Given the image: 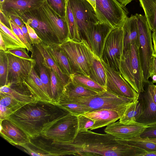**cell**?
<instances>
[{
	"instance_id": "7dc6e473",
	"label": "cell",
	"mask_w": 156,
	"mask_h": 156,
	"mask_svg": "<svg viewBox=\"0 0 156 156\" xmlns=\"http://www.w3.org/2000/svg\"><path fill=\"white\" fill-rule=\"evenodd\" d=\"M8 18L21 28L25 24L22 19L19 16L14 15H10L9 16Z\"/></svg>"
},
{
	"instance_id": "f35d334b",
	"label": "cell",
	"mask_w": 156,
	"mask_h": 156,
	"mask_svg": "<svg viewBox=\"0 0 156 156\" xmlns=\"http://www.w3.org/2000/svg\"><path fill=\"white\" fill-rule=\"evenodd\" d=\"M79 132L91 129L94 123V121L90 118L83 114L77 115Z\"/></svg>"
},
{
	"instance_id": "9c48e42d",
	"label": "cell",
	"mask_w": 156,
	"mask_h": 156,
	"mask_svg": "<svg viewBox=\"0 0 156 156\" xmlns=\"http://www.w3.org/2000/svg\"><path fill=\"white\" fill-rule=\"evenodd\" d=\"M95 12L100 22L113 28L122 27L128 12L115 0H97Z\"/></svg>"
},
{
	"instance_id": "816d5d0a",
	"label": "cell",
	"mask_w": 156,
	"mask_h": 156,
	"mask_svg": "<svg viewBox=\"0 0 156 156\" xmlns=\"http://www.w3.org/2000/svg\"><path fill=\"white\" fill-rule=\"evenodd\" d=\"M7 48L6 44L1 34H0V50L4 51L7 50Z\"/></svg>"
},
{
	"instance_id": "ac0fdd59",
	"label": "cell",
	"mask_w": 156,
	"mask_h": 156,
	"mask_svg": "<svg viewBox=\"0 0 156 156\" xmlns=\"http://www.w3.org/2000/svg\"><path fill=\"white\" fill-rule=\"evenodd\" d=\"M45 0H5L0 3V9L8 17L14 15L21 17L25 13L40 7Z\"/></svg>"
},
{
	"instance_id": "e0dca14e",
	"label": "cell",
	"mask_w": 156,
	"mask_h": 156,
	"mask_svg": "<svg viewBox=\"0 0 156 156\" xmlns=\"http://www.w3.org/2000/svg\"><path fill=\"white\" fill-rule=\"evenodd\" d=\"M146 126L135 121L127 124L122 123L119 121L107 126L104 131L118 139L127 140L138 136Z\"/></svg>"
},
{
	"instance_id": "ee69618b",
	"label": "cell",
	"mask_w": 156,
	"mask_h": 156,
	"mask_svg": "<svg viewBox=\"0 0 156 156\" xmlns=\"http://www.w3.org/2000/svg\"><path fill=\"white\" fill-rule=\"evenodd\" d=\"M14 112L11 108L0 105V121L8 119L10 116Z\"/></svg>"
},
{
	"instance_id": "6f0895ef",
	"label": "cell",
	"mask_w": 156,
	"mask_h": 156,
	"mask_svg": "<svg viewBox=\"0 0 156 156\" xmlns=\"http://www.w3.org/2000/svg\"></svg>"
},
{
	"instance_id": "2e32d148",
	"label": "cell",
	"mask_w": 156,
	"mask_h": 156,
	"mask_svg": "<svg viewBox=\"0 0 156 156\" xmlns=\"http://www.w3.org/2000/svg\"><path fill=\"white\" fill-rule=\"evenodd\" d=\"M42 12L57 37L60 44L68 39L69 30L66 17L61 16L43 1L41 6Z\"/></svg>"
},
{
	"instance_id": "ffe728a7",
	"label": "cell",
	"mask_w": 156,
	"mask_h": 156,
	"mask_svg": "<svg viewBox=\"0 0 156 156\" xmlns=\"http://www.w3.org/2000/svg\"><path fill=\"white\" fill-rule=\"evenodd\" d=\"M33 67L23 82L37 101L53 103Z\"/></svg>"
},
{
	"instance_id": "603a6c76",
	"label": "cell",
	"mask_w": 156,
	"mask_h": 156,
	"mask_svg": "<svg viewBox=\"0 0 156 156\" xmlns=\"http://www.w3.org/2000/svg\"><path fill=\"white\" fill-rule=\"evenodd\" d=\"M41 44L62 72L70 77L73 72L69 59L59 44L47 45L42 42Z\"/></svg>"
},
{
	"instance_id": "f6af8a7d",
	"label": "cell",
	"mask_w": 156,
	"mask_h": 156,
	"mask_svg": "<svg viewBox=\"0 0 156 156\" xmlns=\"http://www.w3.org/2000/svg\"><path fill=\"white\" fill-rule=\"evenodd\" d=\"M0 30L9 36L19 42L24 44L12 30L0 22Z\"/></svg>"
},
{
	"instance_id": "f5cc1de1",
	"label": "cell",
	"mask_w": 156,
	"mask_h": 156,
	"mask_svg": "<svg viewBox=\"0 0 156 156\" xmlns=\"http://www.w3.org/2000/svg\"><path fill=\"white\" fill-rule=\"evenodd\" d=\"M123 7L130 2L133 0H115Z\"/></svg>"
},
{
	"instance_id": "9a60e30c",
	"label": "cell",
	"mask_w": 156,
	"mask_h": 156,
	"mask_svg": "<svg viewBox=\"0 0 156 156\" xmlns=\"http://www.w3.org/2000/svg\"><path fill=\"white\" fill-rule=\"evenodd\" d=\"M113 28L107 24L99 22L83 36V39L86 41L92 51L99 58H101L106 38Z\"/></svg>"
},
{
	"instance_id": "bcb514c9",
	"label": "cell",
	"mask_w": 156,
	"mask_h": 156,
	"mask_svg": "<svg viewBox=\"0 0 156 156\" xmlns=\"http://www.w3.org/2000/svg\"><path fill=\"white\" fill-rule=\"evenodd\" d=\"M0 22L11 29L10 22L9 18L5 16L3 12L0 10Z\"/></svg>"
},
{
	"instance_id": "8fae6325",
	"label": "cell",
	"mask_w": 156,
	"mask_h": 156,
	"mask_svg": "<svg viewBox=\"0 0 156 156\" xmlns=\"http://www.w3.org/2000/svg\"><path fill=\"white\" fill-rule=\"evenodd\" d=\"M21 18L24 23L34 29L43 43L47 45L60 44L45 17L41 6L26 12Z\"/></svg>"
},
{
	"instance_id": "74e56055",
	"label": "cell",
	"mask_w": 156,
	"mask_h": 156,
	"mask_svg": "<svg viewBox=\"0 0 156 156\" xmlns=\"http://www.w3.org/2000/svg\"><path fill=\"white\" fill-rule=\"evenodd\" d=\"M0 34L1 35L6 44L7 49L18 48H26V47L24 44L19 42L1 30H0Z\"/></svg>"
},
{
	"instance_id": "d4e9b609",
	"label": "cell",
	"mask_w": 156,
	"mask_h": 156,
	"mask_svg": "<svg viewBox=\"0 0 156 156\" xmlns=\"http://www.w3.org/2000/svg\"><path fill=\"white\" fill-rule=\"evenodd\" d=\"M33 46L34 52L32 54L31 58L33 57L34 58H33L36 61V65L39 70L40 80L48 94L52 99L53 101L49 69L43 64L42 56L38 50L34 45H33Z\"/></svg>"
},
{
	"instance_id": "f1b7e54d",
	"label": "cell",
	"mask_w": 156,
	"mask_h": 156,
	"mask_svg": "<svg viewBox=\"0 0 156 156\" xmlns=\"http://www.w3.org/2000/svg\"><path fill=\"white\" fill-rule=\"evenodd\" d=\"M152 32L156 29V0H139Z\"/></svg>"
},
{
	"instance_id": "e575fe53",
	"label": "cell",
	"mask_w": 156,
	"mask_h": 156,
	"mask_svg": "<svg viewBox=\"0 0 156 156\" xmlns=\"http://www.w3.org/2000/svg\"><path fill=\"white\" fill-rule=\"evenodd\" d=\"M7 54L0 50V86L6 84L8 73Z\"/></svg>"
},
{
	"instance_id": "484cf974",
	"label": "cell",
	"mask_w": 156,
	"mask_h": 156,
	"mask_svg": "<svg viewBox=\"0 0 156 156\" xmlns=\"http://www.w3.org/2000/svg\"><path fill=\"white\" fill-rule=\"evenodd\" d=\"M34 45L37 47L41 54L43 64L48 69L53 70L58 77L63 86H65L69 81L70 77L62 72L47 50L42 46L41 43Z\"/></svg>"
},
{
	"instance_id": "277c9868",
	"label": "cell",
	"mask_w": 156,
	"mask_h": 156,
	"mask_svg": "<svg viewBox=\"0 0 156 156\" xmlns=\"http://www.w3.org/2000/svg\"><path fill=\"white\" fill-rule=\"evenodd\" d=\"M119 70L122 76L138 94L143 91L145 81L139 45L132 44L123 50Z\"/></svg>"
},
{
	"instance_id": "5bb4252c",
	"label": "cell",
	"mask_w": 156,
	"mask_h": 156,
	"mask_svg": "<svg viewBox=\"0 0 156 156\" xmlns=\"http://www.w3.org/2000/svg\"><path fill=\"white\" fill-rule=\"evenodd\" d=\"M138 100L140 104L141 111L135 121L145 126L156 125V103L147 82H144L143 91L138 93Z\"/></svg>"
},
{
	"instance_id": "3957f363",
	"label": "cell",
	"mask_w": 156,
	"mask_h": 156,
	"mask_svg": "<svg viewBox=\"0 0 156 156\" xmlns=\"http://www.w3.org/2000/svg\"><path fill=\"white\" fill-rule=\"evenodd\" d=\"M69 100L78 104L80 108L81 114L95 110L107 109L117 112L120 118L129 104L133 100L117 96L106 90L88 97L71 98L62 95Z\"/></svg>"
},
{
	"instance_id": "8d00e7d4",
	"label": "cell",
	"mask_w": 156,
	"mask_h": 156,
	"mask_svg": "<svg viewBox=\"0 0 156 156\" xmlns=\"http://www.w3.org/2000/svg\"><path fill=\"white\" fill-rule=\"evenodd\" d=\"M48 4L58 14L65 17L67 0H45Z\"/></svg>"
},
{
	"instance_id": "52a82bcc",
	"label": "cell",
	"mask_w": 156,
	"mask_h": 156,
	"mask_svg": "<svg viewBox=\"0 0 156 156\" xmlns=\"http://www.w3.org/2000/svg\"><path fill=\"white\" fill-rule=\"evenodd\" d=\"M135 15L137 19L141 61L146 82L149 81L150 78V65L154 53L152 31L145 15L138 13Z\"/></svg>"
},
{
	"instance_id": "7a4b0ae2",
	"label": "cell",
	"mask_w": 156,
	"mask_h": 156,
	"mask_svg": "<svg viewBox=\"0 0 156 156\" xmlns=\"http://www.w3.org/2000/svg\"><path fill=\"white\" fill-rule=\"evenodd\" d=\"M68 112L56 104L37 101L24 105L8 119L33 138L41 135Z\"/></svg>"
},
{
	"instance_id": "30bf717a",
	"label": "cell",
	"mask_w": 156,
	"mask_h": 156,
	"mask_svg": "<svg viewBox=\"0 0 156 156\" xmlns=\"http://www.w3.org/2000/svg\"><path fill=\"white\" fill-rule=\"evenodd\" d=\"M82 38L100 22L92 5L86 0H68Z\"/></svg>"
},
{
	"instance_id": "7bdbcfd3",
	"label": "cell",
	"mask_w": 156,
	"mask_h": 156,
	"mask_svg": "<svg viewBox=\"0 0 156 156\" xmlns=\"http://www.w3.org/2000/svg\"><path fill=\"white\" fill-rule=\"evenodd\" d=\"M24 23L27 29L33 45L38 44L42 42L41 40L38 36L34 29L27 23Z\"/></svg>"
},
{
	"instance_id": "681fc988",
	"label": "cell",
	"mask_w": 156,
	"mask_h": 156,
	"mask_svg": "<svg viewBox=\"0 0 156 156\" xmlns=\"http://www.w3.org/2000/svg\"><path fill=\"white\" fill-rule=\"evenodd\" d=\"M24 35L27 41L30 44H32L31 39L28 32L27 29L25 24L21 28Z\"/></svg>"
},
{
	"instance_id": "ab89813d",
	"label": "cell",
	"mask_w": 156,
	"mask_h": 156,
	"mask_svg": "<svg viewBox=\"0 0 156 156\" xmlns=\"http://www.w3.org/2000/svg\"><path fill=\"white\" fill-rule=\"evenodd\" d=\"M138 136L141 138L156 139V125L146 126Z\"/></svg>"
},
{
	"instance_id": "5b68a950",
	"label": "cell",
	"mask_w": 156,
	"mask_h": 156,
	"mask_svg": "<svg viewBox=\"0 0 156 156\" xmlns=\"http://www.w3.org/2000/svg\"><path fill=\"white\" fill-rule=\"evenodd\" d=\"M59 45L67 56L73 73L90 76V70L94 54L86 41L81 42L68 39Z\"/></svg>"
},
{
	"instance_id": "44dd1931",
	"label": "cell",
	"mask_w": 156,
	"mask_h": 156,
	"mask_svg": "<svg viewBox=\"0 0 156 156\" xmlns=\"http://www.w3.org/2000/svg\"><path fill=\"white\" fill-rule=\"evenodd\" d=\"M0 92L5 93L25 104L37 101L23 82L8 84L0 86Z\"/></svg>"
},
{
	"instance_id": "4fadbf2b",
	"label": "cell",
	"mask_w": 156,
	"mask_h": 156,
	"mask_svg": "<svg viewBox=\"0 0 156 156\" xmlns=\"http://www.w3.org/2000/svg\"><path fill=\"white\" fill-rule=\"evenodd\" d=\"M7 54L8 67L6 84L23 82L32 68L36 66L35 60L33 58L26 59Z\"/></svg>"
},
{
	"instance_id": "b9f144b4",
	"label": "cell",
	"mask_w": 156,
	"mask_h": 156,
	"mask_svg": "<svg viewBox=\"0 0 156 156\" xmlns=\"http://www.w3.org/2000/svg\"><path fill=\"white\" fill-rule=\"evenodd\" d=\"M149 73L150 78L152 80L151 82L156 83V55L153 54L150 63Z\"/></svg>"
},
{
	"instance_id": "836d02e7",
	"label": "cell",
	"mask_w": 156,
	"mask_h": 156,
	"mask_svg": "<svg viewBox=\"0 0 156 156\" xmlns=\"http://www.w3.org/2000/svg\"><path fill=\"white\" fill-rule=\"evenodd\" d=\"M49 70L50 77L53 102L57 104L62 94L64 86L56 73L51 69H49Z\"/></svg>"
},
{
	"instance_id": "83f0119b",
	"label": "cell",
	"mask_w": 156,
	"mask_h": 156,
	"mask_svg": "<svg viewBox=\"0 0 156 156\" xmlns=\"http://www.w3.org/2000/svg\"><path fill=\"white\" fill-rule=\"evenodd\" d=\"M89 77L105 88L106 75L100 58L94 54L91 64Z\"/></svg>"
},
{
	"instance_id": "1f68e13d",
	"label": "cell",
	"mask_w": 156,
	"mask_h": 156,
	"mask_svg": "<svg viewBox=\"0 0 156 156\" xmlns=\"http://www.w3.org/2000/svg\"><path fill=\"white\" fill-rule=\"evenodd\" d=\"M141 111L140 104L137 98L129 104L120 118L119 121L122 123L127 124L135 121V119L140 115Z\"/></svg>"
},
{
	"instance_id": "9f6ffc18",
	"label": "cell",
	"mask_w": 156,
	"mask_h": 156,
	"mask_svg": "<svg viewBox=\"0 0 156 156\" xmlns=\"http://www.w3.org/2000/svg\"><path fill=\"white\" fill-rule=\"evenodd\" d=\"M144 140L149 141L156 144V139L141 138Z\"/></svg>"
},
{
	"instance_id": "d6986e66",
	"label": "cell",
	"mask_w": 156,
	"mask_h": 156,
	"mask_svg": "<svg viewBox=\"0 0 156 156\" xmlns=\"http://www.w3.org/2000/svg\"><path fill=\"white\" fill-rule=\"evenodd\" d=\"M0 135L14 146H22L30 143V138L9 119L0 121Z\"/></svg>"
},
{
	"instance_id": "cb8c5ba5",
	"label": "cell",
	"mask_w": 156,
	"mask_h": 156,
	"mask_svg": "<svg viewBox=\"0 0 156 156\" xmlns=\"http://www.w3.org/2000/svg\"><path fill=\"white\" fill-rule=\"evenodd\" d=\"M122 27L124 32L123 50L132 44L139 45L137 19L135 15L127 17Z\"/></svg>"
},
{
	"instance_id": "d590c367",
	"label": "cell",
	"mask_w": 156,
	"mask_h": 156,
	"mask_svg": "<svg viewBox=\"0 0 156 156\" xmlns=\"http://www.w3.org/2000/svg\"><path fill=\"white\" fill-rule=\"evenodd\" d=\"M0 105L11 108L14 112L25 105L5 93L0 92Z\"/></svg>"
},
{
	"instance_id": "6da1fadb",
	"label": "cell",
	"mask_w": 156,
	"mask_h": 156,
	"mask_svg": "<svg viewBox=\"0 0 156 156\" xmlns=\"http://www.w3.org/2000/svg\"><path fill=\"white\" fill-rule=\"evenodd\" d=\"M66 144L67 155L142 156L145 152L141 149L120 143L110 134L98 133L88 129L79 132L73 143Z\"/></svg>"
},
{
	"instance_id": "f546056e",
	"label": "cell",
	"mask_w": 156,
	"mask_h": 156,
	"mask_svg": "<svg viewBox=\"0 0 156 156\" xmlns=\"http://www.w3.org/2000/svg\"><path fill=\"white\" fill-rule=\"evenodd\" d=\"M65 17L69 30L68 39L76 42H81L83 39L79 34L68 0L66 2Z\"/></svg>"
},
{
	"instance_id": "c3c4849f",
	"label": "cell",
	"mask_w": 156,
	"mask_h": 156,
	"mask_svg": "<svg viewBox=\"0 0 156 156\" xmlns=\"http://www.w3.org/2000/svg\"><path fill=\"white\" fill-rule=\"evenodd\" d=\"M147 83L154 100L156 103V85L149 81L147 82Z\"/></svg>"
},
{
	"instance_id": "4316f807",
	"label": "cell",
	"mask_w": 156,
	"mask_h": 156,
	"mask_svg": "<svg viewBox=\"0 0 156 156\" xmlns=\"http://www.w3.org/2000/svg\"><path fill=\"white\" fill-rule=\"evenodd\" d=\"M98 93L74 82L70 78L68 83L64 86L62 95L69 98H78L90 97Z\"/></svg>"
},
{
	"instance_id": "11a10c76",
	"label": "cell",
	"mask_w": 156,
	"mask_h": 156,
	"mask_svg": "<svg viewBox=\"0 0 156 156\" xmlns=\"http://www.w3.org/2000/svg\"><path fill=\"white\" fill-rule=\"evenodd\" d=\"M156 156V152H145L142 156Z\"/></svg>"
},
{
	"instance_id": "d6a6232c",
	"label": "cell",
	"mask_w": 156,
	"mask_h": 156,
	"mask_svg": "<svg viewBox=\"0 0 156 156\" xmlns=\"http://www.w3.org/2000/svg\"><path fill=\"white\" fill-rule=\"evenodd\" d=\"M117 140L120 143L141 149L146 152H156V143L144 140L139 136L127 140L117 138Z\"/></svg>"
},
{
	"instance_id": "7c38bea8",
	"label": "cell",
	"mask_w": 156,
	"mask_h": 156,
	"mask_svg": "<svg viewBox=\"0 0 156 156\" xmlns=\"http://www.w3.org/2000/svg\"><path fill=\"white\" fill-rule=\"evenodd\" d=\"M100 59L105 68L106 73L105 90L116 96L133 100L137 99L138 94L123 78L120 73L116 72L101 59Z\"/></svg>"
},
{
	"instance_id": "f907efd6",
	"label": "cell",
	"mask_w": 156,
	"mask_h": 156,
	"mask_svg": "<svg viewBox=\"0 0 156 156\" xmlns=\"http://www.w3.org/2000/svg\"><path fill=\"white\" fill-rule=\"evenodd\" d=\"M152 37L154 49L153 54L156 55V29L152 32Z\"/></svg>"
},
{
	"instance_id": "8992f818",
	"label": "cell",
	"mask_w": 156,
	"mask_h": 156,
	"mask_svg": "<svg viewBox=\"0 0 156 156\" xmlns=\"http://www.w3.org/2000/svg\"><path fill=\"white\" fill-rule=\"evenodd\" d=\"M78 132L77 115L68 112L54 122L41 135L55 142L67 144L73 142Z\"/></svg>"
},
{
	"instance_id": "60d3db41",
	"label": "cell",
	"mask_w": 156,
	"mask_h": 156,
	"mask_svg": "<svg viewBox=\"0 0 156 156\" xmlns=\"http://www.w3.org/2000/svg\"><path fill=\"white\" fill-rule=\"evenodd\" d=\"M5 52L26 59H30L32 58L28 55L25 48H18L13 49H8L5 51Z\"/></svg>"
},
{
	"instance_id": "ba28073f",
	"label": "cell",
	"mask_w": 156,
	"mask_h": 156,
	"mask_svg": "<svg viewBox=\"0 0 156 156\" xmlns=\"http://www.w3.org/2000/svg\"><path fill=\"white\" fill-rule=\"evenodd\" d=\"M123 42L122 26L113 29L106 38L100 58L111 68L119 73L123 51Z\"/></svg>"
},
{
	"instance_id": "db71d44e",
	"label": "cell",
	"mask_w": 156,
	"mask_h": 156,
	"mask_svg": "<svg viewBox=\"0 0 156 156\" xmlns=\"http://www.w3.org/2000/svg\"><path fill=\"white\" fill-rule=\"evenodd\" d=\"M92 5L95 11L96 8V3L97 0H86Z\"/></svg>"
},
{
	"instance_id": "7402d4cb",
	"label": "cell",
	"mask_w": 156,
	"mask_h": 156,
	"mask_svg": "<svg viewBox=\"0 0 156 156\" xmlns=\"http://www.w3.org/2000/svg\"><path fill=\"white\" fill-rule=\"evenodd\" d=\"M92 119L94 125L90 130L107 126L119 119L120 115L115 111L110 109H101L82 114Z\"/></svg>"
},
{
	"instance_id": "4dcf8cb0",
	"label": "cell",
	"mask_w": 156,
	"mask_h": 156,
	"mask_svg": "<svg viewBox=\"0 0 156 156\" xmlns=\"http://www.w3.org/2000/svg\"><path fill=\"white\" fill-rule=\"evenodd\" d=\"M70 78L74 82L97 92L105 90L104 87L84 75L73 73L70 76Z\"/></svg>"
}]
</instances>
